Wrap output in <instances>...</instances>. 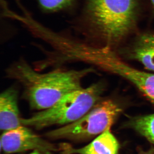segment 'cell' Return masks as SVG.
<instances>
[{
    "mask_svg": "<svg viewBox=\"0 0 154 154\" xmlns=\"http://www.w3.org/2000/svg\"><path fill=\"white\" fill-rule=\"evenodd\" d=\"M93 72L91 68L69 69L60 67L41 73L21 57L6 69L5 76L22 86V97L30 109L40 111L51 107L66 94L83 88V79Z\"/></svg>",
    "mask_w": 154,
    "mask_h": 154,
    "instance_id": "6da1fadb",
    "label": "cell"
},
{
    "mask_svg": "<svg viewBox=\"0 0 154 154\" xmlns=\"http://www.w3.org/2000/svg\"><path fill=\"white\" fill-rule=\"evenodd\" d=\"M138 12L137 0H85L72 25L77 36L102 38L110 47L132 30Z\"/></svg>",
    "mask_w": 154,
    "mask_h": 154,
    "instance_id": "7a4b0ae2",
    "label": "cell"
},
{
    "mask_svg": "<svg viewBox=\"0 0 154 154\" xmlns=\"http://www.w3.org/2000/svg\"><path fill=\"white\" fill-rule=\"evenodd\" d=\"M103 90V85L98 82L73 91L49 108L22 118V124L36 129L70 124L85 115L99 102Z\"/></svg>",
    "mask_w": 154,
    "mask_h": 154,
    "instance_id": "3957f363",
    "label": "cell"
},
{
    "mask_svg": "<svg viewBox=\"0 0 154 154\" xmlns=\"http://www.w3.org/2000/svg\"><path fill=\"white\" fill-rule=\"evenodd\" d=\"M82 62L124 78L154 103V74L139 70L122 60L109 46L87 45L81 55Z\"/></svg>",
    "mask_w": 154,
    "mask_h": 154,
    "instance_id": "277c9868",
    "label": "cell"
},
{
    "mask_svg": "<svg viewBox=\"0 0 154 154\" xmlns=\"http://www.w3.org/2000/svg\"><path fill=\"white\" fill-rule=\"evenodd\" d=\"M116 103L110 100L99 102L77 121L46 134L54 139L80 140L100 134L110 128L121 112Z\"/></svg>",
    "mask_w": 154,
    "mask_h": 154,
    "instance_id": "5b68a950",
    "label": "cell"
},
{
    "mask_svg": "<svg viewBox=\"0 0 154 154\" xmlns=\"http://www.w3.org/2000/svg\"><path fill=\"white\" fill-rule=\"evenodd\" d=\"M1 150L7 154L33 151L51 154L60 150V145L56 146L45 140L29 128L22 125L15 129L4 131L1 137Z\"/></svg>",
    "mask_w": 154,
    "mask_h": 154,
    "instance_id": "8992f818",
    "label": "cell"
},
{
    "mask_svg": "<svg viewBox=\"0 0 154 154\" xmlns=\"http://www.w3.org/2000/svg\"><path fill=\"white\" fill-rule=\"evenodd\" d=\"M19 91L15 86L6 89L0 95V128L8 131L22 126L19 103Z\"/></svg>",
    "mask_w": 154,
    "mask_h": 154,
    "instance_id": "52a82bcc",
    "label": "cell"
},
{
    "mask_svg": "<svg viewBox=\"0 0 154 154\" xmlns=\"http://www.w3.org/2000/svg\"><path fill=\"white\" fill-rule=\"evenodd\" d=\"M119 143L110 131L106 130L88 145L74 148L66 144L61 145L63 154H117Z\"/></svg>",
    "mask_w": 154,
    "mask_h": 154,
    "instance_id": "ba28073f",
    "label": "cell"
},
{
    "mask_svg": "<svg viewBox=\"0 0 154 154\" xmlns=\"http://www.w3.org/2000/svg\"><path fill=\"white\" fill-rule=\"evenodd\" d=\"M131 56L147 69L154 71V34L142 35L131 51Z\"/></svg>",
    "mask_w": 154,
    "mask_h": 154,
    "instance_id": "9c48e42d",
    "label": "cell"
},
{
    "mask_svg": "<svg viewBox=\"0 0 154 154\" xmlns=\"http://www.w3.org/2000/svg\"><path fill=\"white\" fill-rule=\"evenodd\" d=\"M38 8L45 14L72 13L78 7V0H37Z\"/></svg>",
    "mask_w": 154,
    "mask_h": 154,
    "instance_id": "30bf717a",
    "label": "cell"
},
{
    "mask_svg": "<svg viewBox=\"0 0 154 154\" xmlns=\"http://www.w3.org/2000/svg\"><path fill=\"white\" fill-rule=\"evenodd\" d=\"M131 126L154 143V114L137 116L130 121Z\"/></svg>",
    "mask_w": 154,
    "mask_h": 154,
    "instance_id": "8fae6325",
    "label": "cell"
},
{
    "mask_svg": "<svg viewBox=\"0 0 154 154\" xmlns=\"http://www.w3.org/2000/svg\"><path fill=\"white\" fill-rule=\"evenodd\" d=\"M30 154H44L38 151H33V152L31 153Z\"/></svg>",
    "mask_w": 154,
    "mask_h": 154,
    "instance_id": "7c38bea8",
    "label": "cell"
},
{
    "mask_svg": "<svg viewBox=\"0 0 154 154\" xmlns=\"http://www.w3.org/2000/svg\"><path fill=\"white\" fill-rule=\"evenodd\" d=\"M152 4L154 8V0H151Z\"/></svg>",
    "mask_w": 154,
    "mask_h": 154,
    "instance_id": "4fadbf2b",
    "label": "cell"
},
{
    "mask_svg": "<svg viewBox=\"0 0 154 154\" xmlns=\"http://www.w3.org/2000/svg\"><path fill=\"white\" fill-rule=\"evenodd\" d=\"M150 154L148 153H144V154Z\"/></svg>",
    "mask_w": 154,
    "mask_h": 154,
    "instance_id": "5bb4252c",
    "label": "cell"
}]
</instances>
